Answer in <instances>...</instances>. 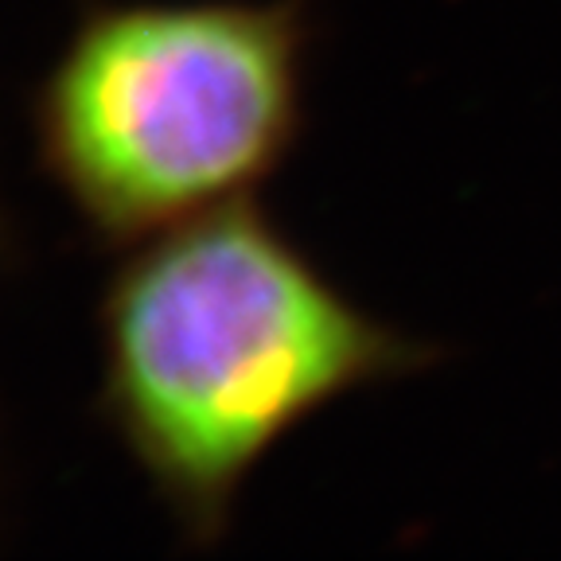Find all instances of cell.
Wrapping results in <instances>:
<instances>
[{
    "instance_id": "1",
    "label": "cell",
    "mask_w": 561,
    "mask_h": 561,
    "mask_svg": "<svg viewBox=\"0 0 561 561\" xmlns=\"http://www.w3.org/2000/svg\"><path fill=\"white\" fill-rule=\"evenodd\" d=\"M98 410L195 550L265 456L340 398L440 363L386 328L254 199L125 250L98 305Z\"/></svg>"
},
{
    "instance_id": "3",
    "label": "cell",
    "mask_w": 561,
    "mask_h": 561,
    "mask_svg": "<svg viewBox=\"0 0 561 561\" xmlns=\"http://www.w3.org/2000/svg\"><path fill=\"white\" fill-rule=\"evenodd\" d=\"M12 254V234H9V222H4V215H0V262Z\"/></svg>"
},
{
    "instance_id": "2",
    "label": "cell",
    "mask_w": 561,
    "mask_h": 561,
    "mask_svg": "<svg viewBox=\"0 0 561 561\" xmlns=\"http://www.w3.org/2000/svg\"><path fill=\"white\" fill-rule=\"evenodd\" d=\"M308 0H87L32 94L39 172L102 245L254 199L300 145Z\"/></svg>"
}]
</instances>
